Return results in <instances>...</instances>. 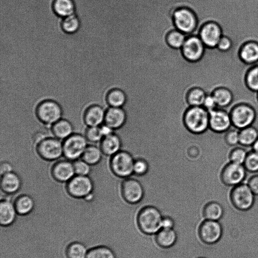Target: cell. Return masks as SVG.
I'll use <instances>...</instances> for the list:
<instances>
[{"mask_svg": "<svg viewBox=\"0 0 258 258\" xmlns=\"http://www.w3.org/2000/svg\"><path fill=\"white\" fill-rule=\"evenodd\" d=\"M229 113L232 125L239 130L252 125L256 116L255 108L246 103L233 105L230 108Z\"/></svg>", "mask_w": 258, "mask_h": 258, "instance_id": "277c9868", "label": "cell"}, {"mask_svg": "<svg viewBox=\"0 0 258 258\" xmlns=\"http://www.w3.org/2000/svg\"><path fill=\"white\" fill-rule=\"evenodd\" d=\"M177 234L174 229H161L155 234V240L157 243L161 247L169 248L176 242Z\"/></svg>", "mask_w": 258, "mask_h": 258, "instance_id": "d4e9b609", "label": "cell"}, {"mask_svg": "<svg viewBox=\"0 0 258 258\" xmlns=\"http://www.w3.org/2000/svg\"><path fill=\"white\" fill-rule=\"evenodd\" d=\"M161 225V229H174L175 226L174 220L170 216H163Z\"/></svg>", "mask_w": 258, "mask_h": 258, "instance_id": "c3c4849f", "label": "cell"}, {"mask_svg": "<svg viewBox=\"0 0 258 258\" xmlns=\"http://www.w3.org/2000/svg\"><path fill=\"white\" fill-rule=\"evenodd\" d=\"M17 214L14 204L7 200H2L0 203V223L8 226L13 223Z\"/></svg>", "mask_w": 258, "mask_h": 258, "instance_id": "7402d4cb", "label": "cell"}, {"mask_svg": "<svg viewBox=\"0 0 258 258\" xmlns=\"http://www.w3.org/2000/svg\"><path fill=\"white\" fill-rule=\"evenodd\" d=\"M51 132L56 138L64 140L74 134V127L70 121L61 118L51 125Z\"/></svg>", "mask_w": 258, "mask_h": 258, "instance_id": "cb8c5ba5", "label": "cell"}, {"mask_svg": "<svg viewBox=\"0 0 258 258\" xmlns=\"http://www.w3.org/2000/svg\"><path fill=\"white\" fill-rule=\"evenodd\" d=\"M62 30L68 34L76 33L81 27V21L75 14L63 18L60 23Z\"/></svg>", "mask_w": 258, "mask_h": 258, "instance_id": "836d02e7", "label": "cell"}, {"mask_svg": "<svg viewBox=\"0 0 258 258\" xmlns=\"http://www.w3.org/2000/svg\"><path fill=\"white\" fill-rule=\"evenodd\" d=\"M85 136L74 133L63 141V155L69 160H76L81 157L88 146Z\"/></svg>", "mask_w": 258, "mask_h": 258, "instance_id": "ba28073f", "label": "cell"}, {"mask_svg": "<svg viewBox=\"0 0 258 258\" xmlns=\"http://www.w3.org/2000/svg\"><path fill=\"white\" fill-rule=\"evenodd\" d=\"M163 215L161 211L153 206L143 207L138 212L137 222L140 230L148 235H155L161 229Z\"/></svg>", "mask_w": 258, "mask_h": 258, "instance_id": "6da1fadb", "label": "cell"}, {"mask_svg": "<svg viewBox=\"0 0 258 258\" xmlns=\"http://www.w3.org/2000/svg\"><path fill=\"white\" fill-rule=\"evenodd\" d=\"M105 110L99 104L88 107L84 113L83 119L88 126H99L104 123Z\"/></svg>", "mask_w": 258, "mask_h": 258, "instance_id": "d6986e66", "label": "cell"}, {"mask_svg": "<svg viewBox=\"0 0 258 258\" xmlns=\"http://www.w3.org/2000/svg\"><path fill=\"white\" fill-rule=\"evenodd\" d=\"M87 253L86 246L79 242L70 243L66 250L67 258H86Z\"/></svg>", "mask_w": 258, "mask_h": 258, "instance_id": "d590c367", "label": "cell"}, {"mask_svg": "<svg viewBox=\"0 0 258 258\" xmlns=\"http://www.w3.org/2000/svg\"><path fill=\"white\" fill-rule=\"evenodd\" d=\"M103 155L100 147L95 145H88L84 152L81 159L90 165L99 163Z\"/></svg>", "mask_w": 258, "mask_h": 258, "instance_id": "1f68e13d", "label": "cell"}, {"mask_svg": "<svg viewBox=\"0 0 258 258\" xmlns=\"http://www.w3.org/2000/svg\"><path fill=\"white\" fill-rule=\"evenodd\" d=\"M217 107L226 109L231 105L233 96L231 92L225 88H219L212 93Z\"/></svg>", "mask_w": 258, "mask_h": 258, "instance_id": "f1b7e54d", "label": "cell"}, {"mask_svg": "<svg viewBox=\"0 0 258 258\" xmlns=\"http://www.w3.org/2000/svg\"><path fill=\"white\" fill-rule=\"evenodd\" d=\"M76 175L88 176L91 171L90 165L83 160L77 159L73 162Z\"/></svg>", "mask_w": 258, "mask_h": 258, "instance_id": "7bdbcfd3", "label": "cell"}, {"mask_svg": "<svg viewBox=\"0 0 258 258\" xmlns=\"http://www.w3.org/2000/svg\"><path fill=\"white\" fill-rule=\"evenodd\" d=\"M51 7L56 15L63 18L75 14L76 9L74 0H53Z\"/></svg>", "mask_w": 258, "mask_h": 258, "instance_id": "603a6c76", "label": "cell"}, {"mask_svg": "<svg viewBox=\"0 0 258 258\" xmlns=\"http://www.w3.org/2000/svg\"><path fill=\"white\" fill-rule=\"evenodd\" d=\"M149 170V164L145 159L143 158L136 159L134 164V174L131 177L144 176L148 172Z\"/></svg>", "mask_w": 258, "mask_h": 258, "instance_id": "ab89813d", "label": "cell"}, {"mask_svg": "<svg viewBox=\"0 0 258 258\" xmlns=\"http://www.w3.org/2000/svg\"><path fill=\"white\" fill-rule=\"evenodd\" d=\"M48 137L44 131H37L33 135L32 139L34 143L37 145L38 143Z\"/></svg>", "mask_w": 258, "mask_h": 258, "instance_id": "f907efd6", "label": "cell"}, {"mask_svg": "<svg viewBox=\"0 0 258 258\" xmlns=\"http://www.w3.org/2000/svg\"><path fill=\"white\" fill-rule=\"evenodd\" d=\"M37 118L42 123L52 125L61 118L62 109L60 105L52 99L41 101L35 110Z\"/></svg>", "mask_w": 258, "mask_h": 258, "instance_id": "52a82bcc", "label": "cell"}, {"mask_svg": "<svg viewBox=\"0 0 258 258\" xmlns=\"http://www.w3.org/2000/svg\"><path fill=\"white\" fill-rule=\"evenodd\" d=\"M207 94L202 88L193 87L188 92L186 101L189 106H201Z\"/></svg>", "mask_w": 258, "mask_h": 258, "instance_id": "d6a6232c", "label": "cell"}, {"mask_svg": "<svg viewBox=\"0 0 258 258\" xmlns=\"http://www.w3.org/2000/svg\"><path fill=\"white\" fill-rule=\"evenodd\" d=\"M51 173L55 180L68 182L75 175L73 163L68 159L59 160L53 165Z\"/></svg>", "mask_w": 258, "mask_h": 258, "instance_id": "e0dca14e", "label": "cell"}, {"mask_svg": "<svg viewBox=\"0 0 258 258\" xmlns=\"http://www.w3.org/2000/svg\"><path fill=\"white\" fill-rule=\"evenodd\" d=\"M187 36L185 34L175 29L168 32L166 40L170 47L174 49H181Z\"/></svg>", "mask_w": 258, "mask_h": 258, "instance_id": "e575fe53", "label": "cell"}, {"mask_svg": "<svg viewBox=\"0 0 258 258\" xmlns=\"http://www.w3.org/2000/svg\"><path fill=\"white\" fill-rule=\"evenodd\" d=\"M173 20L176 29L187 36L199 34L200 29L197 14L190 8L180 7L176 9L173 14Z\"/></svg>", "mask_w": 258, "mask_h": 258, "instance_id": "3957f363", "label": "cell"}, {"mask_svg": "<svg viewBox=\"0 0 258 258\" xmlns=\"http://www.w3.org/2000/svg\"><path fill=\"white\" fill-rule=\"evenodd\" d=\"M85 136L87 141L91 143L100 142L103 138L100 126H88L86 130Z\"/></svg>", "mask_w": 258, "mask_h": 258, "instance_id": "b9f144b4", "label": "cell"}, {"mask_svg": "<svg viewBox=\"0 0 258 258\" xmlns=\"http://www.w3.org/2000/svg\"><path fill=\"white\" fill-rule=\"evenodd\" d=\"M247 172L256 173L258 172V153L253 150L248 152L243 163Z\"/></svg>", "mask_w": 258, "mask_h": 258, "instance_id": "74e56055", "label": "cell"}, {"mask_svg": "<svg viewBox=\"0 0 258 258\" xmlns=\"http://www.w3.org/2000/svg\"><path fill=\"white\" fill-rule=\"evenodd\" d=\"M199 36L206 47H217L220 38L223 36L220 26L214 22H208L201 27Z\"/></svg>", "mask_w": 258, "mask_h": 258, "instance_id": "2e32d148", "label": "cell"}, {"mask_svg": "<svg viewBox=\"0 0 258 258\" xmlns=\"http://www.w3.org/2000/svg\"><path fill=\"white\" fill-rule=\"evenodd\" d=\"M246 82L251 90L258 92V66L251 68L247 73Z\"/></svg>", "mask_w": 258, "mask_h": 258, "instance_id": "60d3db41", "label": "cell"}, {"mask_svg": "<svg viewBox=\"0 0 258 258\" xmlns=\"http://www.w3.org/2000/svg\"><path fill=\"white\" fill-rule=\"evenodd\" d=\"M126 118V113L123 107H108L105 110L104 123L116 130L123 126Z\"/></svg>", "mask_w": 258, "mask_h": 258, "instance_id": "ac0fdd59", "label": "cell"}, {"mask_svg": "<svg viewBox=\"0 0 258 258\" xmlns=\"http://www.w3.org/2000/svg\"><path fill=\"white\" fill-rule=\"evenodd\" d=\"M86 258H116L113 250L108 246L101 245L91 248Z\"/></svg>", "mask_w": 258, "mask_h": 258, "instance_id": "8d00e7d4", "label": "cell"}, {"mask_svg": "<svg viewBox=\"0 0 258 258\" xmlns=\"http://www.w3.org/2000/svg\"><path fill=\"white\" fill-rule=\"evenodd\" d=\"M94 188L93 181L88 176L75 175L66 185V190L71 197L85 198L92 193Z\"/></svg>", "mask_w": 258, "mask_h": 258, "instance_id": "8fae6325", "label": "cell"}, {"mask_svg": "<svg viewBox=\"0 0 258 258\" xmlns=\"http://www.w3.org/2000/svg\"><path fill=\"white\" fill-rule=\"evenodd\" d=\"M247 153L248 152L244 148L236 147L230 151L228 158L230 162L243 165Z\"/></svg>", "mask_w": 258, "mask_h": 258, "instance_id": "f35d334b", "label": "cell"}, {"mask_svg": "<svg viewBox=\"0 0 258 258\" xmlns=\"http://www.w3.org/2000/svg\"><path fill=\"white\" fill-rule=\"evenodd\" d=\"M251 147L253 151L258 153V138L256 140Z\"/></svg>", "mask_w": 258, "mask_h": 258, "instance_id": "f5cc1de1", "label": "cell"}, {"mask_svg": "<svg viewBox=\"0 0 258 258\" xmlns=\"http://www.w3.org/2000/svg\"><path fill=\"white\" fill-rule=\"evenodd\" d=\"M232 46L231 40L226 36H222L217 44V47L221 51H226L230 49Z\"/></svg>", "mask_w": 258, "mask_h": 258, "instance_id": "bcb514c9", "label": "cell"}, {"mask_svg": "<svg viewBox=\"0 0 258 258\" xmlns=\"http://www.w3.org/2000/svg\"><path fill=\"white\" fill-rule=\"evenodd\" d=\"M198 233L203 242L212 244L218 242L221 238L223 228L219 221L205 219L199 227Z\"/></svg>", "mask_w": 258, "mask_h": 258, "instance_id": "5bb4252c", "label": "cell"}, {"mask_svg": "<svg viewBox=\"0 0 258 258\" xmlns=\"http://www.w3.org/2000/svg\"><path fill=\"white\" fill-rule=\"evenodd\" d=\"M205 49L206 46L199 35L192 34L187 36L181 51L186 60L197 62L204 56Z\"/></svg>", "mask_w": 258, "mask_h": 258, "instance_id": "4fadbf2b", "label": "cell"}, {"mask_svg": "<svg viewBox=\"0 0 258 258\" xmlns=\"http://www.w3.org/2000/svg\"><path fill=\"white\" fill-rule=\"evenodd\" d=\"M246 172L243 165L229 162L221 169L220 180L225 185L233 187L242 183L246 177Z\"/></svg>", "mask_w": 258, "mask_h": 258, "instance_id": "9c48e42d", "label": "cell"}, {"mask_svg": "<svg viewBox=\"0 0 258 258\" xmlns=\"http://www.w3.org/2000/svg\"><path fill=\"white\" fill-rule=\"evenodd\" d=\"M135 158L129 152L120 150L110 157L109 166L111 171L116 176L126 178L134 174Z\"/></svg>", "mask_w": 258, "mask_h": 258, "instance_id": "5b68a950", "label": "cell"}, {"mask_svg": "<svg viewBox=\"0 0 258 258\" xmlns=\"http://www.w3.org/2000/svg\"><path fill=\"white\" fill-rule=\"evenodd\" d=\"M93 193H91L84 198L87 201H90L93 200Z\"/></svg>", "mask_w": 258, "mask_h": 258, "instance_id": "db71d44e", "label": "cell"}, {"mask_svg": "<svg viewBox=\"0 0 258 258\" xmlns=\"http://www.w3.org/2000/svg\"><path fill=\"white\" fill-rule=\"evenodd\" d=\"M239 138L241 146H252L258 138V131L252 125L243 128L239 130Z\"/></svg>", "mask_w": 258, "mask_h": 258, "instance_id": "4dcf8cb0", "label": "cell"}, {"mask_svg": "<svg viewBox=\"0 0 258 258\" xmlns=\"http://www.w3.org/2000/svg\"><path fill=\"white\" fill-rule=\"evenodd\" d=\"M100 142L99 147L106 157H111L121 150V140L115 132L103 137Z\"/></svg>", "mask_w": 258, "mask_h": 258, "instance_id": "ffe728a7", "label": "cell"}, {"mask_svg": "<svg viewBox=\"0 0 258 258\" xmlns=\"http://www.w3.org/2000/svg\"><path fill=\"white\" fill-rule=\"evenodd\" d=\"M101 133L103 137L110 135L114 132V130L105 124L100 126Z\"/></svg>", "mask_w": 258, "mask_h": 258, "instance_id": "816d5d0a", "label": "cell"}, {"mask_svg": "<svg viewBox=\"0 0 258 258\" xmlns=\"http://www.w3.org/2000/svg\"><path fill=\"white\" fill-rule=\"evenodd\" d=\"M209 112V128L221 134L229 130L232 125L229 112L226 109L216 108Z\"/></svg>", "mask_w": 258, "mask_h": 258, "instance_id": "9a60e30c", "label": "cell"}, {"mask_svg": "<svg viewBox=\"0 0 258 258\" xmlns=\"http://www.w3.org/2000/svg\"><path fill=\"white\" fill-rule=\"evenodd\" d=\"M121 192L123 199L127 203L136 204L144 197V189L141 182L132 177L124 178L121 183Z\"/></svg>", "mask_w": 258, "mask_h": 258, "instance_id": "7c38bea8", "label": "cell"}, {"mask_svg": "<svg viewBox=\"0 0 258 258\" xmlns=\"http://www.w3.org/2000/svg\"><path fill=\"white\" fill-rule=\"evenodd\" d=\"M236 129H229L225 132L224 140L228 146H235L239 144V131Z\"/></svg>", "mask_w": 258, "mask_h": 258, "instance_id": "ee69618b", "label": "cell"}, {"mask_svg": "<svg viewBox=\"0 0 258 258\" xmlns=\"http://www.w3.org/2000/svg\"><path fill=\"white\" fill-rule=\"evenodd\" d=\"M183 122L190 132L200 134L209 129V112L203 106H189L183 116Z\"/></svg>", "mask_w": 258, "mask_h": 258, "instance_id": "7a4b0ae2", "label": "cell"}, {"mask_svg": "<svg viewBox=\"0 0 258 258\" xmlns=\"http://www.w3.org/2000/svg\"><path fill=\"white\" fill-rule=\"evenodd\" d=\"M36 150L43 159L53 161L59 159L63 155V144L55 137H47L37 145Z\"/></svg>", "mask_w": 258, "mask_h": 258, "instance_id": "30bf717a", "label": "cell"}, {"mask_svg": "<svg viewBox=\"0 0 258 258\" xmlns=\"http://www.w3.org/2000/svg\"><path fill=\"white\" fill-rule=\"evenodd\" d=\"M125 92L119 88H113L109 90L105 97L108 107H123L126 102Z\"/></svg>", "mask_w": 258, "mask_h": 258, "instance_id": "4316f807", "label": "cell"}, {"mask_svg": "<svg viewBox=\"0 0 258 258\" xmlns=\"http://www.w3.org/2000/svg\"><path fill=\"white\" fill-rule=\"evenodd\" d=\"M241 59L247 63H254L258 61V43L248 42L241 48L240 53Z\"/></svg>", "mask_w": 258, "mask_h": 258, "instance_id": "83f0119b", "label": "cell"}, {"mask_svg": "<svg viewBox=\"0 0 258 258\" xmlns=\"http://www.w3.org/2000/svg\"><path fill=\"white\" fill-rule=\"evenodd\" d=\"M197 258H207V257H197Z\"/></svg>", "mask_w": 258, "mask_h": 258, "instance_id": "11a10c76", "label": "cell"}, {"mask_svg": "<svg viewBox=\"0 0 258 258\" xmlns=\"http://www.w3.org/2000/svg\"><path fill=\"white\" fill-rule=\"evenodd\" d=\"M14 204L17 214L20 215L29 214L34 207V201L32 198L25 194L18 196Z\"/></svg>", "mask_w": 258, "mask_h": 258, "instance_id": "f546056e", "label": "cell"}, {"mask_svg": "<svg viewBox=\"0 0 258 258\" xmlns=\"http://www.w3.org/2000/svg\"><path fill=\"white\" fill-rule=\"evenodd\" d=\"M203 214L206 220L219 221L223 216L224 208L219 202L212 201L205 205Z\"/></svg>", "mask_w": 258, "mask_h": 258, "instance_id": "484cf974", "label": "cell"}, {"mask_svg": "<svg viewBox=\"0 0 258 258\" xmlns=\"http://www.w3.org/2000/svg\"><path fill=\"white\" fill-rule=\"evenodd\" d=\"M21 185L20 177L13 171L1 176V187L5 193L15 194L20 190Z\"/></svg>", "mask_w": 258, "mask_h": 258, "instance_id": "44dd1931", "label": "cell"}, {"mask_svg": "<svg viewBox=\"0 0 258 258\" xmlns=\"http://www.w3.org/2000/svg\"><path fill=\"white\" fill-rule=\"evenodd\" d=\"M202 106L209 112L218 107L216 101L212 94L207 95Z\"/></svg>", "mask_w": 258, "mask_h": 258, "instance_id": "f6af8a7d", "label": "cell"}, {"mask_svg": "<svg viewBox=\"0 0 258 258\" xmlns=\"http://www.w3.org/2000/svg\"><path fill=\"white\" fill-rule=\"evenodd\" d=\"M13 171L12 165L7 161L2 162L0 165L1 175H4Z\"/></svg>", "mask_w": 258, "mask_h": 258, "instance_id": "681fc988", "label": "cell"}, {"mask_svg": "<svg viewBox=\"0 0 258 258\" xmlns=\"http://www.w3.org/2000/svg\"><path fill=\"white\" fill-rule=\"evenodd\" d=\"M255 197L247 184L241 183L233 187L229 199L232 205L237 210L247 211L253 206Z\"/></svg>", "mask_w": 258, "mask_h": 258, "instance_id": "8992f818", "label": "cell"}, {"mask_svg": "<svg viewBox=\"0 0 258 258\" xmlns=\"http://www.w3.org/2000/svg\"><path fill=\"white\" fill-rule=\"evenodd\" d=\"M247 184L254 195L258 196V174L250 177Z\"/></svg>", "mask_w": 258, "mask_h": 258, "instance_id": "7dc6e473", "label": "cell"}]
</instances>
